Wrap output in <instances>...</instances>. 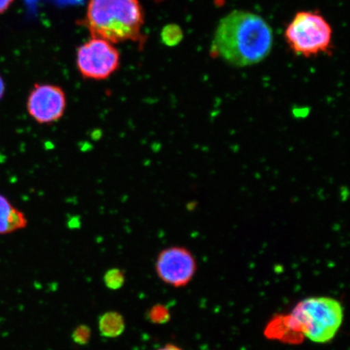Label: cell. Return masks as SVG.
Returning a JSON list of instances; mask_svg holds the SVG:
<instances>
[{"label": "cell", "mask_w": 350, "mask_h": 350, "mask_svg": "<svg viewBox=\"0 0 350 350\" xmlns=\"http://www.w3.org/2000/svg\"><path fill=\"white\" fill-rule=\"evenodd\" d=\"M272 28L261 16L234 11L219 22L211 52L229 64L247 67L262 62L272 51Z\"/></svg>", "instance_id": "6da1fadb"}, {"label": "cell", "mask_w": 350, "mask_h": 350, "mask_svg": "<svg viewBox=\"0 0 350 350\" xmlns=\"http://www.w3.org/2000/svg\"><path fill=\"white\" fill-rule=\"evenodd\" d=\"M344 308L328 297H308L299 301L288 316L278 319L279 338H306L314 343H327L342 325Z\"/></svg>", "instance_id": "7a4b0ae2"}, {"label": "cell", "mask_w": 350, "mask_h": 350, "mask_svg": "<svg viewBox=\"0 0 350 350\" xmlns=\"http://www.w3.org/2000/svg\"><path fill=\"white\" fill-rule=\"evenodd\" d=\"M144 22L139 0H89L84 24L93 38L111 43L141 40Z\"/></svg>", "instance_id": "3957f363"}, {"label": "cell", "mask_w": 350, "mask_h": 350, "mask_svg": "<svg viewBox=\"0 0 350 350\" xmlns=\"http://www.w3.org/2000/svg\"><path fill=\"white\" fill-rule=\"evenodd\" d=\"M286 42L297 55L317 56L330 53L332 29L325 17L318 12L303 11L296 13L284 32Z\"/></svg>", "instance_id": "277c9868"}, {"label": "cell", "mask_w": 350, "mask_h": 350, "mask_svg": "<svg viewBox=\"0 0 350 350\" xmlns=\"http://www.w3.org/2000/svg\"><path fill=\"white\" fill-rule=\"evenodd\" d=\"M77 64L83 77L106 80L120 68V52L111 42L93 38L78 48Z\"/></svg>", "instance_id": "5b68a950"}, {"label": "cell", "mask_w": 350, "mask_h": 350, "mask_svg": "<svg viewBox=\"0 0 350 350\" xmlns=\"http://www.w3.org/2000/svg\"><path fill=\"white\" fill-rule=\"evenodd\" d=\"M30 117L39 124L59 122L67 109V97L62 88L51 84L35 85L26 103Z\"/></svg>", "instance_id": "8992f818"}, {"label": "cell", "mask_w": 350, "mask_h": 350, "mask_svg": "<svg viewBox=\"0 0 350 350\" xmlns=\"http://www.w3.org/2000/svg\"><path fill=\"white\" fill-rule=\"evenodd\" d=\"M155 269L161 281L174 287H183L193 278L197 262L189 249L172 246L163 249L159 254Z\"/></svg>", "instance_id": "52a82bcc"}, {"label": "cell", "mask_w": 350, "mask_h": 350, "mask_svg": "<svg viewBox=\"0 0 350 350\" xmlns=\"http://www.w3.org/2000/svg\"><path fill=\"white\" fill-rule=\"evenodd\" d=\"M27 226L25 214L15 207L7 197L0 195V235L14 233Z\"/></svg>", "instance_id": "ba28073f"}, {"label": "cell", "mask_w": 350, "mask_h": 350, "mask_svg": "<svg viewBox=\"0 0 350 350\" xmlns=\"http://www.w3.org/2000/svg\"><path fill=\"white\" fill-rule=\"evenodd\" d=\"M98 328L104 338H118L125 330L124 318L119 312H107L99 317Z\"/></svg>", "instance_id": "9c48e42d"}, {"label": "cell", "mask_w": 350, "mask_h": 350, "mask_svg": "<svg viewBox=\"0 0 350 350\" xmlns=\"http://www.w3.org/2000/svg\"><path fill=\"white\" fill-rule=\"evenodd\" d=\"M104 283L109 290L118 291L125 283V274L120 269H111L104 275Z\"/></svg>", "instance_id": "30bf717a"}, {"label": "cell", "mask_w": 350, "mask_h": 350, "mask_svg": "<svg viewBox=\"0 0 350 350\" xmlns=\"http://www.w3.org/2000/svg\"><path fill=\"white\" fill-rule=\"evenodd\" d=\"M147 318L154 325H164L169 321L170 318V312L164 305L157 304L148 310Z\"/></svg>", "instance_id": "8fae6325"}, {"label": "cell", "mask_w": 350, "mask_h": 350, "mask_svg": "<svg viewBox=\"0 0 350 350\" xmlns=\"http://www.w3.org/2000/svg\"><path fill=\"white\" fill-rule=\"evenodd\" d=\"M183 38L182 29L179 26L170 25L166 26L163 31V42L168 46H175L181 42Z\"/></svg>", "instance_id": "7c38bea8"}, {"label": "cell", "mask_w": 350, "mask_h": 350, "mask_svg": "<svg viewBox=\"0 0 350 350\" xmlns=\"http://www.w3.org/2000/svg\"><path fill=\"white\" fill-rule=\"evenodd\" d=\"M91 334L92 332L89 326L81 325L73 330L72 338L76 344L85 345L90 342Z\"/></svg>", "instance_id": "4fadbf2b"}, {"label": "cell", "mask_w": 350, "mask_h": 350, "mask_svg": "<svg viewBox=\"0 0 350 350\" xmlns=\"http://www.w3.org/2000/svg\"><path fill=\"white\" fill-rule=\"evenodd\" d=\"M13 2H14V0H0V14L5 12Z\"/></svg>", "instance_id": "5bb4252c"}, {"label": "cell", "mask_w": 350, "mask_h": 350, "mask_svg": "<svg viewBox=\"0 0 350 350\" xmlns=\"http://www.w3.org/2000/svg\"><path fill=\"white\" fill-rule=\"evenodd\" d=\"M159 350H183L181 348L177 347V345L172 344L165 345V347H161Z\"/></svg>", "instance_id": "9a60e30c"}, {"label": "cell", "mask_w": 350, "mask_h": 350, "mask_svg": "<svg viewBox=\"0 0 350 350\" xmlns=\"http://www.w3.org/2000/svg\"><path fill=\"white\" fill-rule=\"evenodd\" d=\"M4 93H5V84H4L3 78L0 77V100L3 98Z\"/></svg>", "instance_id": "2e32d148"}]
</instances>
